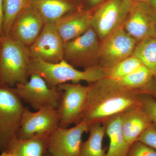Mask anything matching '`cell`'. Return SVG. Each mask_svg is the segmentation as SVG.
Listing matches in <instances>:
<instances>
[{
    "label": "cell",
    "instance_id": "12",
    "mask_svg": "<svg viewBox=\"0 0 156 156\" xmlns=\"http://www.w3.org/2000/svg\"><path fill=\"white\" fill-rule=\"evenodd\" d=\"M64 45L55 24L45 23L36 41L29 48L31 58L58 63L63 59Z\"/></svg>",
    "mask_w": 156,
    "mask_h": 156
},
{
    "label": "cell",
    "instance_id": "36",
    "mask_svg": "<svg viewBox=\"0 0 156 156\" xmlns=\"http://www.w3.org/2000/svg\"><path fill=\"white\" fill-rule=\"evenodd\" d=\"M155 37H156V28H155Z\"/></svg>",
    "mask_w": 156,
    "mask_h": 156
},
{
    "label": "cell",
    "instance_id": "9",
    "mask_svg": "<svg viewBox=\"0 0 156 156\" xmlns=\"http://www.w3.org/2000/svg\"><path fill=\"white\" fill-rule=\"evenodd\" d=\"M98 53V65L106 69L132 56L137 41L125 30L123 25L101 41Z\"/></svg>",
    "mask_w": 156,
    "mask_h": 156
},
{
    "label": "cell",
    "instance_id": "33",
    "mask_svg": "<svg viewBox=\"0 0 156 156\" xmlns=\"http://www.w3.org/2000/svg\"><path fill=\"white\" fill-rule=\"evenodd\" d=\"M149 4L156 10V0H151Z\"/></svg>",
    "mask_w": 156,
    "mask_h": 156
},
{
    "label": "cell",
    "instance_id": "13",
    "mask_svg": "<svg viewBox=\"0 0 156 156\" xmlns=\"http://www.w3.org/2000/svg\"><path fill=\"white\" fill-rule=\"evenodd\" d=\"M32 112L26 108L17 135L25 139L37 134L51 133L59 127V117L56 108L47 106Z\"/></svg>",
    "mask_w": 156,
    "mask_h": 156
},
{
    "label": "cell",
    "instance_id": "20",
    "mask_svg": "<svg viewBox=\"0 0 156 156\" xmlns=\"http://www.w3.org/2000/svg\"><path fill=\"white\" fill-rule=\"evenodd\" d=\"M88 139L82 143L79 156H105L102 143L106 134L104 125L95 123L89 126Z\"/></svg>",
    "mask_w": 156,
    "mask_h": 156
},
{
    "label": "cell",
    "instance_id": "25",
    "mask_svg": "<svg viewBox=\"0 0 156 156\" xmlns=\"http://www.w3.org/2000/svg\"><path fill=\"white\" fill-rule=\"evenodd\" d=\"M140 103L152 124L156 127V101L150 95L139 94Z\"/></svg>",
    "mask_w": 156,
    "mask_h": 156
},
{
    "label": "cell",
    "instance_id": "10",
    "mask_svg": "<svg viewBox=\"0 0 156 156\" xmlns=\"http://www.w3.org/2000/svg\"><path fill=\"white\" fill-rule=\"evenodd\" d=\"M89 125L83 121L72 128L58 127L50 133L48 152L51 156H79L84 133Z\"/></svg>",
    "mask_w": 156,
    "mask_h": 156
},
{
    "label": "cell",
    "instance_id": "24",
    "mask_svg": "<svg viewBox=\"0 0 156 156\" xmlns=\"http://www.w3.org/2000/svg\"><path fill=\"white\" fill-rule=\"evenodd\" d=\"M29 2V0H3V35L9 36L14 20Z\"/></svg>",
    "mask_w": 156,
    "mask_h": 156
},
{
    "label": "cell",
    "instance_id": "15",
    "mask_svg": "<svg viewBox=\"0 0 156 156\" xmlns=\"http://www.w3.org/2000/svg\"><path fill=\"white\" fill-rule=\"evenodd\" d=\"M93 9H77L54 23L64 43L80 36L91 27Z\"/></svg>",
    "mask_w": 156,
    "mask_h": 156
},
{
    "label": "cell",
    "instance_id": "18",
    "mask_svg": "<svg viewBox=\"0 0 156 156\" xmlns=\"http://www.w3.org/2000/svg\"><path fill=\"white\" fill-rule=\"evenodd\" d=\"M50 134H37L25 139L16 136L5 151L17 156H44L48 151Z\"/></svg>",
    "mask_w": 156,
    "mask_h": 156
},
{
    "label": "cell",
    "instance_id": "16",
    "mask_svg": "<svg viewBox=\"0 0 156 156\" xmlns=\"http://www.w3.org/2000/svg\"><path fill=\"white\" fill-rule=\"evenodd\" d=\"M152 124L151 120L140 105L122 115L123 138L129 149L143 132Z\"/></svg>",
    "mask_w": 156,
    "mask_h": 156
},
{
    "label": "cell",
    "instance_id": "19",
    "mask_svg": "<svg viewBox=\"0 0 156 156\" xmlns=\"http://www.w3.org/2000/svg\"><path fill=\"white\" fill-rule=\"evenodd\" d=\"M122 115L115 116L102 123L109 140L108 150L105 156H126L129 151L123 138Z\"/></svg>",
    "mask_w": 156,
    "mask_h": 156
},
{
    "label": "cell",
    "instance_id": "27",
    "mask_svg": "<svg viewBox=\"0 0 156 156\" xmlns=\"http://www.w3.org/2000/svg\"><path fill=\"white\" fill-rule=\"evenodd\" d=\"M136 141L144 144L156 151V127L153 124L143 132Z\"/></svg>",
    "mask_w": 156,
    "mask_h": 156
},
{
    "label": "cell",
    "instance_id": "32",
    "mask_svg": "<svg viewBox=\"0 0 156 156\" xmlns=\"http://www.w3.org/2000/svg\"><path fill=\"white\" fill-rule=\"evenodd\" d=\"M132 2H145L149 3L151 0H131Z\"/></svg>",
    "mask_w": 156,
    "mask_h": 156
},
{
    "label": "cell",
    "instance_id": "35",
    "mask_svg": "<svg viewBox=\"0 0 156 156\" xmlns=\"http://www.w3.org/2000/svg\"><path fill=\"white\" fill-rule=\"evenodd\" d=\"M1 46H2V43H1V37H0V52H1Z\"/></svg>",
    "mask_w": 156,
    "mask_h": 156
},
{
    "label": "cell",
    "instance_id": "22",
    "mask_svg": "<svg viewBox=\"0 0 156 156\" xmlns=\"http://www.w3.org/2000/svg\"><path fill=\"white\" fill-rule=\"evenodd\" d=\"M143 65L136 57L132 55L108 68L104 69L105 78L118 80L133 72Z\"/></svg>",
    "mask_w": 156,
    "mask_h": 156
},
{
    "label": "cell",
    "instance_id": "6",
    "mask_svg": "<svg viewBox=\"0 0 156 156\" xmlns=\"http://www.w3.org/2000/svg\"><path fill=\"white\" fill-rule=\"evenodd\" d=\"M132 2L131 0H105L95 7L91 27L101 41L123 25Z\"/></svg>",
    "mask_w": 156,
    "mask_h": 156
},
{
    "label": "cell",
    "instance_id": "1",
    "mask_svg": "<svg viewBox=\"0 0 156 156\" xmlns=\"http://www.w3.org/2000/svg\"><path fill=\"white\" fill-rule=\"evenodd\" d=\"M89 91L82 121L90 126L103 123L139 106V94L120 85L116 80L104 78L89 84Z\"/></svg>",
    "mask_w": 156,
    "mask_h": 156
},
{
    "label": "cell",
    "instance_id": "14",
    "mask_svg": "<svg viewBox=\"0 0 156 156\" xmlns=\"http://www.w3.org/2000/svg\"><path fill=\"white\" fill-rule=\"evenodd\" d=\"M45 24L41 15L28 4L14 20L9 36L29 48L36 41Z\"/></svg>",
    "mask_w": 156,
    "mask_h": 156
},
{
    "label": "cell",
    "instance_id": "21",
    "mask_svg": "<svg viewBox=\"0 0 156 156\" xmlns=\"http://www.w3.org/2000/svg\"><path fill=\"white\" fill-rule=\"evenodd\" d=\"M133 56L154 73H156V37H150L138 42Z\"/></svg>",
    "mask_w": 156,
    "mask_h": 156
},
{
    "label": "cell",
    "instance_id": "7",
    "mask_svg": "<svg viewBox=\"0 0 156 156\" xmlns=\"http://www.w3.org/2000/svg\"><path fill=\"white\" fill-rule=\"evenodd\" d=\"M99 37L92 27L85 33L65 43L63 59L75 68L87 69L99 66Z\"/></svg>",
    "mask_w": 156,
    "mask_h": 156
},
{
    "label": "cell",
    "instance_id": "28",
    "mask_svg": "<svg viewBox=\"0 0 156 156\" xmlns=\"http://www.w3.org/2000/svg\"><path fill=\"white\" fill-rule=\"evenodd\" d=\"M138 93L150 95L156 101V73L154 74L149 83L139 90Z\"/></svg>",
    "mask_w": 156,
    "mask_h": 156
},
{
    "label": "cell",
    "instance_id": "4",
    "mask_svg": "<svg viewBox=\"0 0 156 156\" xmlns=\"http://www.w3.org/2000/svg\"><path fill=\"white\" fill-rule=\"evenodd\" d=\"M25 109L14 88L0 84V151L17 136Z\"/></svg>",
    "mask_w": 156,
    "mask_h": 156
},
{
    "label": "cell",
    "instance_id": "29",
    "mask_svg": "<svg viewBox=\"0 0 156 156\" xmlns=\"http://www.w3.org/2000/svg\"><path fill=\"white\" fill-rule=\"evenodd\" d=\"M3 21H4L3 0H0V37L3 36Z\"/></svg>",
    "mask_w": 156,
    "mask_h": 156
},
{
    "label": "cell",
    "instance_id": "5",
    "mask_svg": "<svg viewBox=\"0 0 156 156\" xmlns=\"http://www.w3.org/2000/svg\"><path fill=\"white\" fill-rule=\"evenodd\" d=\"M57 87L61 92L56 108L59 127L67 128L80 122L87 104L89 87L80 83H66Z\"/></svg>",
    "mask_w": 156,
    "mask_h": 156
},
{
    "label": "cell",
    "instance_id": "2",
    "mask_svg": "<svg viewBox=\"0 0 156 156\" xmlns=\"http://www.w3.org/2000/svg\"><path fill=\"white\" fill-rule=\"evenodd\" d=\"M29 72L30 75L32 73L40 75L50 88L69 82L77 84L85 81L89 84L105 78L104 70L99 66L80 70L63 59L58 63H51L31 58Z\"/></svg>",
    "mask_w": 156,
    "mask_h": 156
},
{
    "label": "cell",
    "instance_id": "8",
    "mask_svg": "<svg viewBox=\"0 0 156 156\" xmlns=\"http://www.w3.org/2000/svg\"><path fill=\"white\" fill-rule=\"evenodd\" d=\"M13 88L22 101L36 110L48 106L56 108L61 94L57 87L50 88L44 79L37 73L31 74L26 83Z\"/></svg>",
    "mask_w": 156,
    "mask_h": 156
},
{
    "label": "cell",
    "instance_id": "31",
    "mask_svg": "<svg viewBox=\"0 0 156 156\" xmlns=\"http://www.w3.org/2000/svg\"><path fill=\"white\" fill-rule=\"evenodd\" d=\"M0 156H17L13 154L10 153L6 151H4L2 152V153L0 154Z\"/></svg>",
    "mask_w": 156,
    "mask_h": 156
},
{
    "label": "cell",
    "instance_id": "26",
    "mask_svg": "<svg viewBox=\"0 0 156 156\" xmlns=\"http://www.w3.org/2000/svg\"><path fill=\"white\" fill-rule=\"evenodd\" d=\"M126 156H156V151L142 143L136 141L131 145Z\"/></svg>",
    "mask_w": 156,
    "mask_h": 156
},
{
    "label": "cell",
    "instance_id": "11",
    "mask_svg": "<svg viewBox=\"0 0 156 156\" xmlns=\"http://www.w3.org/2000/svg\"><path fill=\"white\" fill-rule=\"evenodd\" d=\"M156 10L149 3L133 2L123 27L137 42L155 37Z\"/></svg>",
    "mask_w": 156,
    "mask_h": 156
},
{
    "label": "cell",
    "instance_id": "34",
    "mask_svg": "<svg viewBox=\"0 0 156 156\" xmlns=\"http://www.w3.org/2000/svg\"><path fill=\"white\" fill-rule=\"evenodd\" d=\"M44 156H50V155L48 153V152L47 151V153H46V154H45Z\"/></svg>",
    "mask_w": 156,
    "mask_h": 156
},
{
    "label": "cell",
    "instance_id": "17",
    "mask_svg": "<svg viewBox=\"0 0 156 156\" xmlns=\"http://www.w3.org/2000/svg\"><path fill=\"white\" fill-rule=\"evenodd\" d=\"M29 4L41 15L45 23H54L77 10L74 0H29Z\"/></svg>",
    "mask_w": 156,
    "mask_h": 156
},
{
    "label": "cell",
    "instance_id": "23",
    "mask_svg": "<svg viewBox=\"0 0 156 156\" xmlns=\"http://www.w3.org/2000/svg\"><path fill=\"white\" fill-rule=\"evenodd\" d=\"M154 74L143 65L133 72L116 81L123 87L138 92L149 83Z\"/></svg>",
    "mask_w": 156,
    "mask_h": 156
},
{
    "label": "cell",
    "instance_id": "3",
    "mask_svg": "<svg viewBox=\"0 0 156 156\" xmlns=\"http://www.w3.org/2000/svg\"><path fill=\"white\" fill-rule=\"evenodd\" d=\"M0 84L14 88L29 80L31 56L28 47L9 36L1 37Z\"/></svg>",
    "mask_w": 156,
    "mask_h": 156
},
{
    "label": "cell",
    "instance_id": "30",
    "mask_svg": "<svg viewBox=\"0 0 156 156\" xmlns=\"http://www.w3.org/2000/svg\"><path fill=\"white\" fill-rule=\"evenodd\" d=\"M105 0H87V2L93 8L98 6Z\"/></svg>",
    "mask_w": 156,
    "mask_h": 156
}]
</instances>
